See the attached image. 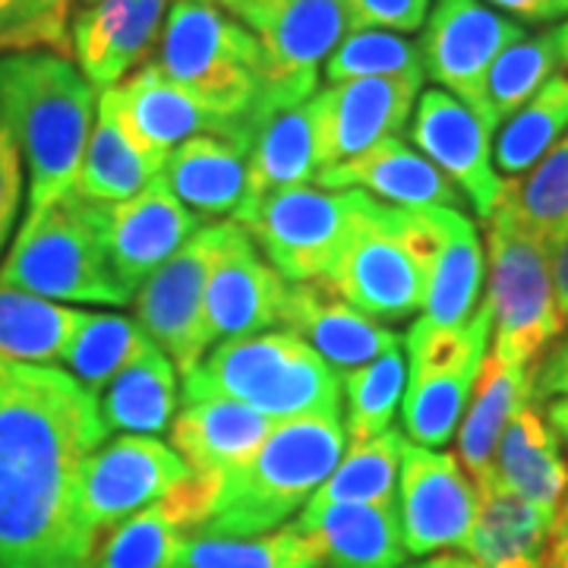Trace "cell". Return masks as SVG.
Segmentation results:
<instances>
[{"instance_id": "6da1fadb", "label": "cell", "mask_w": 568, "mask_h": 568, "mask_svg": "<svg viewBox=\"0 0 568 568\" xmlns=\"http://www.w3.org/2000/svg\"><path fill=\"white\" fill-rule=\"evenodd\" d=\"M104 439L99 398L67 369L0 361V568H95L77 493Z\"/></svg>"}, {"instance_id": "7a4b0ae2", "label": "cell", "mask_w": 568, "mask_h": 568, "mask_svg": "<svg viewBox=\"0 0 568 568\" xmlns=\"http://www.w3.org/2000/svg\"><path fill=\"white\" fill-rule=\"evenodd\" d=\"M99 95L80 67L58 51L0 54V114L29 174L26 219L77 193Z\"/></svg>"}, {"instance_id": "3957f363", "label": "cell", "mask_w": 568, "mask_h": 568, "mask_svg": "<svg viewBox=\"0 0 568 568\" xmlns=\"http://www.w3.org/2000/svg\"><path fill=\"white\" fill-rule=\"evenodd\" d=\"M345 448L342 414L275 420L263 446L212 480L203 525L193 534L256 537L278 530L328 480Z\"/></svg>"}, {"instance_id": "277c9868", "label": "cell", "mask_w": 568, "mask_h": 568, "mask_svg": "<svg viewBox=\"0 0 568 568\" xmlns=\"http://www.w3.org/2000/svg\"><path fill=\"white\" fill-rule=\"evenodd\" d=\"M200 398H231L268 420L342 414L338 373L287 328H268L215 345L196 369L183 376V402Z\"/></svg>"}, {"instance_id": "5b68a950", "label": "cell", "mask_w": 568, "mask_h": 568, "mask_svg": "<svg viewBox=\"0 0 568 568\" xmlns=\"http://www.w3.org/2000/svg\"><path fill=\"white\" fill-rule=\"evenodd\" d=\"M436 246L439 234L429 205L402 209L369 196L323 282L369 320L402 323L424 310Z\"/></svg>"}, {"instance_id": "8992f818", "label": "cell", "mask_w": 568, "mask_h": 568, "mask_svg": "<svg viewBox=\"0 0 568 568\" xmlns=\"http://www.w3.org/2000/svg\"><path fill=\"white\" fill-rule=\"evenodd\" d=\"M0 284L67 304L126 306L133 301L108 260L104 205L80 193L22 222L0 265Z\"/></svg>"}, {"instance_id": "52a82bcc", "label": "cell", "mask_w": 568, "mask_h": 568, "mask_svg": "<svg viewBox=\"0 0 568 568\" xmlns=\"http://www.w3.org/2000/svg\"><path fill=\"white\" fill-rule=\"evenodd\" d=\"M152 63L231 121L246 123L260 95V41L219 0H171Z\"/></svg>"}, {"instance_id": "ba28073f", "label": "cell", "mask_w": 568, "mask_h": 568, "mask_svg": "<svg viewBox=\"0 0 568 568\" xmlns=\"http://www.w3.org/2000/svg\"><path fill=\"white\" fill-rule=\"evenodd\" d=\"M487 306L496 332L489 354L506 364L537 366L568 328L556 301L549 244L499 205L487 222Z\"/></svg>"}, {"instance_id": "9c48e42d", "label": "cell", "mask_w": 568, "mask_h": 568, "mask_svg": "<svg viewBox=\"0 0 568 568\" xmlns=\"http://www.w3.org/2000/svg\"><path fill=\"white\" fill-rule=\"evenodd\" d=\"M366 203L369 193L364 190H323L306 183L268 196L241 227L284 282H323Z\"/></svg>"}, {"instance_id": "30bf717a", "label": "cell", "mask_w": 568, "mask_h": 568, "mask_svg": "<svg viewBox=\"0 0 568 568\" xmlns=\"http://www.w3.org/2000/svg\"><path fill=\"white\" fill-rule=\"evenodd\" d=\"M351 32L345 0H287L260 32V95L246 118L310 102L332 51Z\"/></svg>"}, {"instance_id": "8fae6325", "label": "cell", "mask_w": 568, "mask_h": 568, "mask_svg": "<svg viewBox=\"0 0 568 568\" xmlns=\"http://www.w3.org/2000/svg\"><path fill=\"white\" fill-rule=\"evenodd\" d=\"M193 480L174 446H164L152 436L123 433L95 448L80 470L77 511L82 528L95 540L108 528L133 518L142 508L155 506Z\"/></svg>"}, {"instance_id": "7c38bea8", "label": "cell", "mask_w": 568, "mask_h": 568, "mask_svg": "<svg viewBox=\"0 0 568 568\" xmlns=\"http://www.w3.org/2000/svg\"><path fill=\"white\" fill-rule=\"evenodd\" d=\"M227 224L231 222L200 227L168 263L140 284V294L133 301L142 332L174 361L181 376L196 369L209 351L203 338L205 284L222 253Z\"/></svg>"}, {"instance_id": "4fadbf2b", "label": "cell", "mask_w": 568, "mask_h": 568, "mask_svg": "<svg viewBox=\"0 0 568 568\" xmlns=\"http://www.w3.org/2000/svg\"><path fill=\"white\" fill-rule=\"evenodd\" d=\"M528 36L484 0H436L424 22L426 77L487 123V77L496 58ZM489 126V123H487Z\"/></svg>"}, {"instance_id": "5bb4252c", "label": "cell", "mask_w": 568, "mask_h": 568, "mask_svg": "<svg viewBox=\"0 0 568 568\" xmlns=\"http://www.w3.org/2000/svg\"><path fill=\"white\" fill-rule=\"evenodd\" d=\"M480 496L462 462L439 448L407 443L398 470V521L407 556L465 549Z\"/></svg>"}, {"instance_id": "9a60e30c", "label": "cell", "mask_w": 568, "mask_h": 568, "mask_svg": "<svg viewBox=\"0 0 568 568\" xmlns=\"http://www.w3.org/2000/svg\"><path fill=\"white\" fill-rule=\"evenodd\" d=\"M99 102L114 114L121 130L133 140L145 159L164 168L168 155L193 136H237L250 142V126L231 121L164 77L155 63H142L118 85L104 89Z\"/></svg>"}, {"instance_id": "2e32d148", "label": "cell", "mask_w": 568, "mask_h": 568, "mask_svg": "<svg viewBox=\"0 0 568 568\" xmlns=\"http://www.w3.org/2000/svg\"><path fill=\"white\" fill-rule=\"evenodd\" d=\"M424 80L410 77H373L325 85L310 99L316 126V159L320 171L351 162L388 136H402Z\"/></svg>"}, {"instance_id": "e0dca14e", "label": "cell", "mask_w": 568, "mask_h": 568, "mask_svg": "<svg viewBox=\"0 0 568 568\" xmlns=\"http://www.w3.org/2000/svg\"><path fill=\"white\" fill-rule=\"evenodd\" d=\"M417 152L455 183L474 212L489 222L506 200V181L493 164V130L446 89H424L410 114Z\"/></svg>"}, {"instance_id": "ac0fdd59", "label": "cell", "mask_w": 568, "mask_h": 568, "mask_svg": "<svg viewBox=\"0 0 568 568\" xmlns=\"http://www.w3.org/2000/svg\"><path fill=\"white\" fill-rule=\"evenodd\" d=\"M287 282L237 222L227 224L222 253L209 272L203 301L205 345H222L282 325Z\"/></svg>"}, {"instance_id": "d6986e66", "label": "cell", "mask_w": 568, "mask_h": 568, "mask_svg": "<svg viewBox=\"0 0 568 568\" xmlns=\"http://www.w3.org/2000/svg\"><path fill=\"white\" fill-rule=\"evenodd\" d=\"M171 0H95L80 7L70 26L77 67L99 92L149 63L162 39Z\"/></svg>"}, {"instance_id": "ffe728a7", "label": "cell", "mask_w": 568, "mask_h": 568, "mask_svg": "<svg viewBox=\"0 0 568 568\" xmlns=\"http://www.w3.org/2000/svg\"><path fill=\"white\" fill-rule=\"evenodd\" d=\"M200 231V219L164 186L162 178L140 196L104 205V244L121 284L136 294L140 284Z\"/></svg>"}, {"instance_id": "44dd1931", "label": "cell", "mask_w": 568, "mask_h": 568, "mask_svg": "<svg viewBox=\"0 0 568 568\" xmlns=\"http://www.w3.org/2000/svg\"><path fill=\"white\" fill-rule=\"evenodd\" d=\"M282 325L301 335L338 376L383 357L392 347H402V335L395 328L357 313L325 282L291 284L284 294Z\"/></svg>"}, {"instance_id": "7402d4cb", "label": "cell", "mask_w": 568, "mask_h": 568, "mask_svg": "<svg viewBox=\"0 0 568 568\" xmlns=\"http://www.w3.org/2000/svg\"><path fill=\"white\" fill-rule=\"evenodd\" d=\"M316 186L364 190L369 196L388 200V205H402V209H426V205L465 209L467 203L465 193L402 136L376 142L373 149H366L364 155L351 162L323 168L316 174Z\"/></svg>"}, {"instance_id": "603a6c76", "label": "cell", "mask_w": 568, "mask_h": 568, "mask_svg": "<svg viewBox=\"0 0 568 568\" xmlns=\"http://www.w3.org/2000/svg\"><path fill=\"white\" fill-rule=\"evenodd\" d=\"M294 528L310 537L325 568H402L407 559L398 506L306 503Z\"/></svg>"}, {"instance_id": "cb8c5ba5", "label": "cell", "mask_w": 568, "mask_h": 568, "mask_svg": "<svg viewBox=\"0 0 568 568\" xmlns=\"http://www.w3.org/2000/svg\"><path fill=\"white\" fill-rule=\"evenodd\" d=\"M250 152H246V190L241 209L231 222H244L250 212L291 186H306L320 174L316 159V126L310 102L268 111L250 121Z\"/></svg>"}, {"instance_id": "d4e9b609", "label": "cell", "mask_w": 568, "mask_h": 568, "mask_svg": "<svg viewBox=\"0 0 568 568\" xmlns=\"http://www.w3.org/2000/svg\"><path fill=\"white\" fill-rule=\"evenodd\" d=\"M212 480L193 477L178 493L121 521L95 549V568H181L186 537L203 525Z\"/></svg>"}, {"instance_id": "484cf974", "label": "cell", "mask_w": 568, "mask_h": 568, "mask_svg": "<svg viewBox=\"0 0 568 568\" xmlns=\"http://www.w3.org/2000/svg\"><path fill=\"white\" fill-rule=\"evenodd\" d=\"M275 420L231 398L183 402L171 420V446L181 455L193 477L219 480L231 467L246 462L263 446Z\"/></svg>"}, {"instance_id": "4316f807", "label": "cell", "mask_w": 568, "mask_h": 568, "mask_svg": "<svg viewBox=\"0 0 568 568\" xmlns=\"http://www.w3.org/2000/svg\"><path fill=\"white\" fill-rule=\"evenodd\" d=\"M439 246L426 278L424 328H465L480 304L484 287V244L477 224L462 209L429 205Z\"/></svg>"}, {"instance_id": "83f0119b", "label": "cell", "mask_w": 568, "mask_h": 568, "mask_svg": "<svg viewBox=\"0 0 568 568\" xmlns=\"http://www.w3.org/2000/svg\"><path fill=\"white\" fill-rule=\"evenodd\" d=\"M493 474L496 484L508 493L547 508L552 515L559 511L568 496V462L562 458L559 433L549 426L540 402L530 398L508 420L506 433L496 446Z\"/></svg>"}, {"instance_id": "f1b7e54d", "label": "cell", "mask_w": 568, "mask_h": 568, "mask_svg": "<svg viewBox=\"0 0 568 568\" xmlns=\"http://www.w3.org/2000/svg\"><path fill=\"white\" fill-rule=\"evenodd\" d=\"M246 152L250 142L237 136H193L168 155L159 178L196 219H234L246 190Z\"/></svg>"}, {"instance_id": "f546056e", "label": "cell", "mask_w": 568, "mask_h": 568, "mask_svg": "<svg viewBox=\"0 0 568 568\" xmlns=\"http://www.w3.org/2000/svg\"><path fill=\"white\" fill-rule=\"evenodd\" d=\"M477 521L462 552L484 568H547L552 511L508 493L496 480L477 489Z\"/></svg>"}, {"instance_id": "4dcf8cb0", "label": "cell", "mask_w": 568, "mask_h": 568, "mask_svg": "<svg viewBox=\"0 0 568 568\" xmlns=\"http://www.w3.org/2000/svg\"><path fill=\"white\" fill-rule=\"evenodd\" d=\"M534 373L537 366L506 364L496 354H487V361L480 366L470 407L458 426V455L477 489L496 480L493 474L496 446L506 433L508 420L515 417V410L534 398Z\"/></svg>"}, {"instance_id": "1f68e13d", "label": "cell", "mask_w": 568, "mask_h": 568, "mask_svg": "<svg viewBox=\"0 0 568 568\" xmlns=\"http://www.w3.org/2000/svg\"><path fill=\"white\" fill-rule=\"evenodd\" d=\"M178 410V366L162 347L152 345L142 357L102 388L99 414L108 433L155 436L164 433Z\"/></svg>"}, {"instance_id": "d6a6232c", "label": "cell", "mask_w": 568, "mask_h": 568, "mask_svg": "<svg viewBox=\"0 0 568 568\" xmlns=\"http://www.w3.org/2000/svg\"><path fill=\"white\" fill-rule=\"evenodd\" d=\"M489 347L433 369H410L402 398L405 436L414 446L443 448L458 433Z\"/></svg>"}, {"instance_id": "836d02e7", "label": "cell", "mask_w": 568, "mask_h": 568, "mask_svg": "<svg viewBox=\"0 0 568 568\" xmlns=\"http://www.w3.org/2000/svg\"><path fill=\"white\" fill-rule=\"evenodd\" d=\"M85 320L82 310L0 284V361L54 364Z\"/></svg>"}, {"instance_id": "e575fe53", "label": "cell", "mask_w": 568, "mask_h": 568, "mask_svg": "<svg viewBox=\"0 0 568 568\" xmlns=\"http://www.w3.org/2000/svg\"><path fill=\"white\" fill-rule=\"evenodd\" d=\"M159 174L162 168L142 155L121 130V123L114 121V114L99 102V118L85 145L77 193L92 203L114 205L140 196Z\"/></svg>"}, {"instance_id": "d590c367", "label": "cell", "mask_w": 568, "mask_h": 568, "mask_svg": "<svg viewBox=\"0 0 568 568\" xmlns=\"http://www.w3.org/2000/svg\"><path fill=\"white\" fill-rule=\"evenodd\" d=\"M568 133V73L549 77L537 95L525 102L503 126L493 145L496 171L515 181L528 174L556 142Z\"/></svg>"}, {"instance_id": "8d00e7d4", "label": "cell", "mask_w": 568, "mask_h": 568, "mask_svg": "<svg viewBox=\"0 0 568 568\" xmlns=\"http://www.w3.org/2000/svg\"><path fill=\"white\" fill-rule=\"evenodd\" d=\"M155 345L136 320L118 316V313H85V320L63 347L61 364L67 373L89 388L95 398L102 388L130 366L136 357H142L149 347Z\"/></svg>"}, {"instance_id": "74e56055", "label": "cell", "mask_w": 568, "mask_h": 568, "mask_svg": "<svg viewBox=\"0 0 568 568\" xmlns=\"http://www.w3.org/2000/svg\"><path fill=\"white\" fill-rule=\"evenodd\" d=\"M405 433L386 429L364 443H351L342 462L328 474L310 503H366L398 506V470H402Z\"/></svg>"}, {"instance_id": "f35d334b", "label": "cell", "mask_w": 568, "mask_h": 568, "mask_svg": "<svg viewBox=\"0 0 568 568\" xmlns=\"http://www.w3.org/2000/svg\"><path fill=\"white\" fill-rule=\"evenodd\" d=\"M181 568H323V559L306 534L278 528L256 537L190 534Z\"/></svg>"}, {"instance_id": "ab89813d", "label": "cell", "mask_w": 568, "mask_h": 568, "mask_svg": "<svg viewBox=\"0 0 568 568\" xmlns=\"http://www.w3.org/2000/svg\"><path fill=\"white\" fill-rule=\"evenodd\" d=\"M345 386V436L364 443L392 429L395 410L407 388V361L402 347H392L383 357L357 366L342 376Z\"/></svg>"}, {"instance_id": "60d3db41", "label": "cell", "mask_w": 568, "mask_h": 568, "mask_svg": "<svg viewBox=\"0 0 568 568\" xmlns=\"http://www.w3.org/2000/svg\"><path fill=\"white\" fill-rule=\"evenodd\" d=\"M508 212L547 244L568 231V133L528 174L506 181Z\"/></svg>"}, {"instance_id": "b9f144b4", "label": "cell", "mask_w": 568, "mask_h": 568, "mask_svg": "<svg viewBox=\"0 0 568 568\" xmlns=\"http://www.w3.org/2000/svg\"><path fill=\"white\" fill-rule=\"evenodd\" d=\"M559 54H556V41L552 32L540 36H525L506 48L487 77V123L496 133L503 123L537 95V89L556 77Z\"/></svg>"}, {"instance_id": "7bdbcfd3", "label": "cell", "mask_w": 568, "mask_h": 568, "mask_svg": "<svg viewBox=\"0 0 568 568\" xmlns=\"http://www.w3.org/2000/svg\"><path fill=\"white\" fill-rule=\"evenodd\" d=\"M325 80H373V77H410L426 80L424 51L398 32L386 29H354L347 32L342 44L332 51L323 67Z\"/></svg>"}, {"instance_id": "ee69618b", "label": "cell", "mask_w": 568, "mask_h": 568, "mask_svg": "<svg viewBox=\"0 0 568 568\" xmlns=\"http://www.w3.org/2000/svg\"><path fill=\"white\" fill-rule=\"evenodd\" d=\"M70 0H0V54L67 51Z\"/></svg>"}, {"instance_id": "f6af8a7d", "label": "cell", "mask_w": 568, "mask_h": 568, "mask_svg": "<svg viewBox=\"0 0 568 568\" xmlns=\"http://www.w3.org/2000/svg\"><path fill=\"white\" fill-rule=\"evenodd\" d=\"M433 0H345L351 32L354 29H386V32H417L424 29Z\"/></svg>"}, {"instance_id": "bcb514c9", "label": "cell", "mask_w": 568, "mask_h": 568, "mask_svg": "<svg viewBox=\"0 0 568 568\" xmlns=\"http://www.w3.org/2000/svg\"><path fill=\"white\" fill-rule=\"evenodd\" d=\"M22 203V155L7 118L0 114V253L13 234Z\"/></svg>"}, {"instance_id": "7dc6e473", "label": "cell", "mask_w": 568, "mask_h": 568, "mask_svg": "<svg viewBox=\"0 0 568 568\" xmlns=\"http://www.w3.org/2000/svg\"><path fill=\"white\" fill-rule=\"evenodd\" d=\"M568 398V335L549 347L534 373V402Z\"/></svg>"}, {"instance_id": "c3c4849f", "label": "cell", "mask_w": 568, "mask_h": 568, "mask_svg": "<svg viewBox=\"0 0 568 568\" xmlns=\"http://www.w3.org/2000/svg\"><path fill=\"white\" fill-rule=\"evenodd\" d=\"M484 3L515 22H552L566 17L559 0H484Z\"/></svg>"}, {"instance_id": "681fc988", "label": "cell", "mask_w": 568, "mask_h": 568, "mask_svg": "<svg viewBox=\"0 0 568 568\" xmlns=\"http://www.w3.org/2000/svg\"><path fill=\"white\" fill-rule=\"evenodd\" d=\"M219 3H222L234 20L244 22L250 32H260L287 0H219Z\"/></svg>"}, {"instance_id": "f907efd6", "label": "cell", "mask_w": 568, "mask_h": 568, "mask_svg": "<svg viewBox=\"0 0 568 568\" xmlns=\"http://www.w3.org/2000/svg\"><path fill=\"white\" fill-rule=\"evenodd\" d=\"M549 263H552V284H556V301L568 323V231L549 244Z\"/></svg>"}, {"instance_id": "816d5d0a", "label": "cell", "mask_w": 568, "mask_h": 568, "mask_svg": "<svg viewBox=\"0 0 568 568\" xmlns=\"http://www.w3.org/2000/svg\"><path fill=\"white\" fill-rule=\"evenodd\" d=\"M547 568H568V496L552 518V534H549Z\"/></svg>"}, {"instance_id": "f5cc1de1", "label": "cell", "mask_w": 568, "mask_h": 568, "mask_svg": "<svg viewBox=\"0 0 568 568\" xmlns=\"http://www.w3.org/2000/svg\"><path fill=\"white\" fill-rule=\"evenodd\" d=\"M547 420L549 426L559 433V439L568 443V398H552L547 407Z\"/></svg>"}, {"instance_id": "db71d44e", "label": "cell", "mask_w": 568, "mask_h": 568, "mask_svg": "<svg viewBox=\"0 0 568 568\" xmlns=\"http://www.w3.org/2000/svg\"><path fill=\"white\" fill-rule=\"evenodd\" d=\"M410 568H484L480 562H474L470 556H433V559H424L417 566Z\"/></svg>"}, {"instance_id": "11a10c76", "label": "cell", "mask_w": 568, "mask_h": 568, "mask_svg": "<svg viewBox=\"0 0 568 568\" xmlns=\"http://www.w3.org/2000/svg\"><path fill=\"white\" fill-rule=\"evenodd\" d=\"M552 41H556V54H559V63H566L568 67V20L559 22V26L552 29Z\"/></svg>"}, {"instance_id": "9f6ffc18", "label": "cell", "mask_w": 568, "mask_h": 568, "mask_svg": "<svg viewBox=\"0 0 568 568\" xmlns=\"http://www.w3.org/2000/svg\"><path fill=\"white\" fill-rule=\"evenodd\" d=\"M559 3H562V13H566V17H568V0H559Z\"/></svg>"}, {"instance_id": "6f0895ef", "label": "cell", "mask_w": 568, "mask_h": 568, "mask_svg": "<svg viewBox=\"0 0 568 568\" xmlns=\"http://www.w3.org/2000/svg\"><path fill=\"white\" fill-rule=\"evenodd\" d=\"M89 3H95V0H80V7H89Z\"/></svg>"}]
</instances>
